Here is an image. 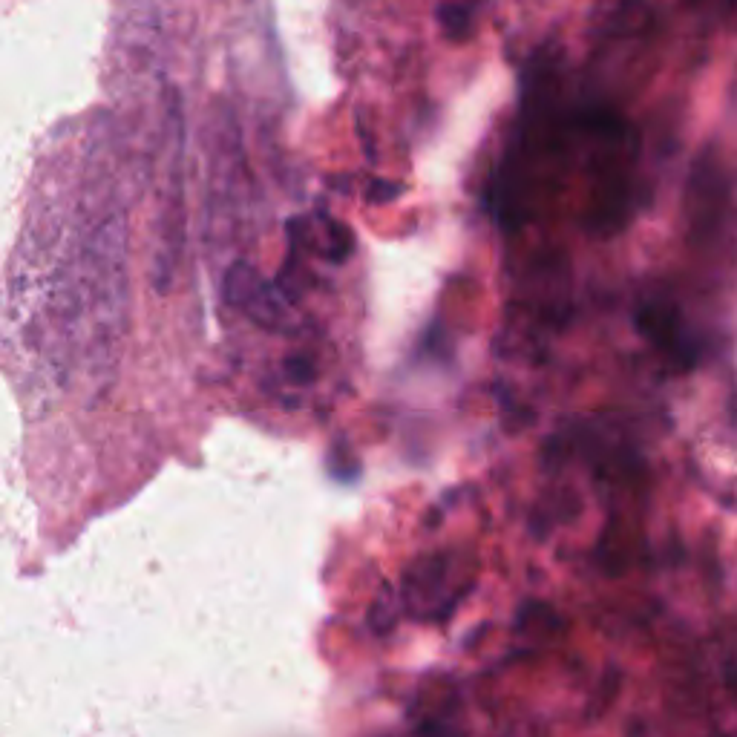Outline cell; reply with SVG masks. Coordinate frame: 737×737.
I'll list each match as a JSON object with an SVG mask.
<instances>
[{
    "mask_svg": "<svg viewBox=\"0 0 737 737\" xmlns=\"http://www.w3.org/2000/svg\"><path fill=\"white\" fill-rule=\"evenodd\" d=\"M634 320H637V329L642 332V337L648 343H654L660 352H666L671 363H677V366H691L694 363L691 337L683 329V320L674 311V306L645 300Z\"/></svg>",
    "mask_w": 737,
    "mask_h": 737,
    "instance_id": "cell-1",
    "label": "cell"
}]
</instances>
